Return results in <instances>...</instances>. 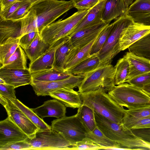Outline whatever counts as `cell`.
Returning a JSON list of instances; mask_svg holds the SVG:
<instances>
[{
  "mask_svg": "<svg viewBox=\"0 0 150 150\" xmlns=\"http://www.w3.org/2000/svg\"><path fill=\"white\" fill-rule=\"evenodd\" d=\"M108 24L102 21L77 32L69 37L73 46L79 48L85 46L96 38Z\"/></svg>",
  "mask_w": 150,
  "mask_h": 150,
  "instance_id": "14",
  "label": "cell"
},
{
  "mask_svg": "<svg viewBox=\"0 0 150 150\" xmlns=\"http://www.w3.org/2000/svg\"><path fill=\"white\" fill-rule=\"evenodd\" d=\"M50 47L49 44L42 40L38 33L30 46L24 50L31 63L44 54Z\"/></svg>",
  "mask_w": 150,
  "mask_h": 150,
  "instance_id": "26",
  "label": "cell"
},
{
  "mask_svg": "<svg viewBox=\"0 0 150 150\" xmlns=\"http://www.w3.org/2000/svg\"><path fill=\"white\" fill-rule=\"evenodd\" d=\"M21 28L15 20L0 21V45L8 40L21 38Z\"/></svg>",
  "mask_w": 150,
  "mask_h": 150,
  "instance_id": "24",
  "label": "cell"
},
{
  "mask_svg": "<svg viewBox=\"0 0 150 150\" xmlns=\"http://www.w3.org/2000/svg\"><path fill=\"white\" fill-rule=\"evenodd\" d=\"M73 3L76 2L79 0H70Z\"/></svg>",
  "mask_w": 150,
  "mask_h": 150,
  "instance_id": "52",
  "label": "cell"
},
{
  "mask_svg": "<svg viewBox=\"0 0 150 150\" xmlns=\"http://www.w3.org/2000/svg\"><path fill=\"white\" fill-rule=\"evenodd\" d=\"M7 102V99L0 95V103L3 106L6 104Z\"/></svg>",
  "mask_w": 150,
  "mask_h": 150,
  "instance_id": "50",
  "label": "cell"
},
{
  "mask_svg": "<svg viewBox=\"0 0 150 150\" xmlns=\"http://www.w3.org/2000/svg\"><path fill=\"white\" fill-rule=\"evenodd\" d=\"M73 89L62 88L50 93L49 96L60 101L66 107L78 108L83 103L80 93Z\"/></svg>",
  "mask_w": 150,
  "mask_h": 150,
  "instance_id": "19",
  "label": "cell"
},
{
  "mask_svg": "<svg viewBox=\"0 0 150 150\" xmlns=\"http://www.w3.org/2000/svg\"><path fill=\"white\" fill-rule=\"evenodd\" d=\"M83 105L113 122L122 123L126 110L119 105L103 88L80 93Z\"/></svg>",
  "mask_w": 150,
  "mask_h": 150,
  "instance_id": "3",
  "label": "cell"
},
{
  "mask_svg": "<svg viewBox=\"0 0 150 150\" xmlns=\"http://www.w3.org/2000/svg\"><path fill=\"white\" fill-rule=\"evenodd\" d=\"M126 15L134 22L150 26V0H136L129 7Z\"/></svg>",
  "mask_w": 150,
  "mask_h": 150,
  "instance_id": "18",
  "label": "cell"
},
{
  "mask_svg": "<svg viewBox=\"0 0 150 150\" xmlns=\"http://www.w3.org/2000/svg\"><path fill=\"white\" fill-rule=\"evenodd\" d=\"M28 138L8 117L0 122V147L26 141Z\"/></svg>",
  "mask_w": 150,
  "mask_h": 150,
  "instance_id": "12",
  "label": "cell"
},
{
  "mask_svg": "<svg viewBox=\"0 0 150 150\" xmlns=\"http://www.w3.org/2000/svg\"><path fill=\"white\" fill-rule=\"evenodd\" d=\"M73 8L71 0H44L37 3L23 17L16 20L21 26V36L34 31L40 34L45 28Z\"/></svg>",
  "mask_w": 150,
  "mask_h": 150,
  "instance_id": "1",
  "label": "cell"
},
{
  "mask_svg": "<svg viewBox=\"0 0 150 150\" xmlns=\"http://www.w3.org/2000/svg\"><path fill=\"white\" fill-rule=\"evenodd\" d=\"M106 0H102L92 8L73 30L69 37L77 32L94 23L102 21L103 10Z\"/></svg>",
  "mask_w": 150,
  "mask_h": 150,
  "instance_id": "23",
  "label": "cell"
},
{
  "mask_svg": "<svg viewBox=\"0 0 150 150\" xmlns=\"http://www.w3.org/2000/svg\"><path fill=\"white\" fill-rule=\"evenodd\" d=\"M122 123L125 127L129 129L150 128V117Z\"/></svg>",
  "mask_w": 150,
  "mask_h": 150,
  "instance_id": "40",
  "label": "cell"
},
{
  "mask_svg": "<svg viewBox=\"0 0 150 150\" xmlns=\"http://www.w3.org/2000/svg\"><path fill=\"white\" fill-rule=\"evenodd\" d=\"M150 117V106L134 110H126L122 123Z\"/></svg>",
  "mask_w": 150,
  "mask_h": 150,
  "instance_id": "36",
  "label": "cell"
},
{
  "mask_svg": "<svg viewBox=\"0 0 150 150\" xmlns=\"http://www.w3.org/2000/svg\"><path fill=\"white\" fill-rule=\"evenodd\" d=\"M137 136L150 143V128L131 129Z\"/></svg>",
  "mask_w": 150,
  "mask_h": 150,
  "instance_id": "47",
  "label": "cell"
},
{
  "mask_svg": "<svg viewBox=\"0 0 150 150\" xmlns=\"http://www.w3.org/2000/svg\"><path fill=\"white\" fill-rule=\"evenodd\" d=\"M20 38L9 39L0 45V63L1 66L15 52L19 46Z\"/></svg>",
  "mask_w": 150,
  "mask_h": 150,
  "instance_id": "35",
  "label": "cell"
},
{
  "mask_svg": "<svg viewBox=\"0 0 150 150\" xmlns=\"http://www.w3.org/2000/svg\"><path fill=\"white\" fill-rule=\"evenodd\" d=\"M17 0H0V11L8 8Z\"/></svg>",
  "mask_w": 150,
  "mask_h": 150,
  "instance_id": "48",
  "label": "cell"
},
{
  "mask_svg": "<svg viewBox=\"0 0 150 150\" xmlns=\"http://www.w3.org/2000/svg\"><path fill=\"white\" fill-rule=\"evenodd\" d=\"M0 150H33L30 143L27 141L17 142L0 147Z\"/></svg>",
  "mask_w": 150,
  "mask_h": 150,
  "instance_id": "42",
  "label": "cell"
},
{
  "mask_svg": "<svg viewBox=\"0 0 150 150\" xmlns=\"http://www.w3.org/2000/svg\"><path fill=\"white\" fill-rule=\"evenodd\" d=\"M44 0H22L18 9L9 19L16 20L23 17L35 5Z\"/></svg>",
  "mask_w": 150,
  "mask_h": 150,
  "instance_id": "38",
  "label": "cell"
},
{
  "mask_svg": "<svg viewBox=\"0 0 150 150\" xmlns=\"http://www.w3.org/2000/svg\"><path fill=\"white\" fill-rule=\"evenodd\" d=\"M91 8L78 11L64 19H59L54 22L42 30L40 34L41 37L51 47L61 40L69 36Z\"/></svg>",
  "mask_w": 150,
  "mask_h": 150,
  "instance_id": "5",
  "label": "cell"
},
{
  "mask_svg": "<svg viewBox=\"0 0 150 150\" xmlns=\"http://www.w3.org/2000/svg\"><path fill=\"white\" fill-rule=\"evenodd\" d=\"M51 126L52 129L59 133L72 145L85 139L88 132L76 114L54 120Z\"/></svg>",
  "mask_w": 150,
  "mask_h": 150,
  "instance_id": "8",
  "label": "cell"
},
{
  "mask_svg": "<svg viewBox=\"0 0 150 150\" xmlns=\"http://www.w3.org/2000/svg\"><path fill=\"white\" fill-rule=\"evenodd\" d=\"M107 93L119 105L128 110L150 106V96L142 89L129 83L115 86Z\"/></svg>",
  "mask_w": 150,
  "mask_h": 150,
  "instance_id": "4",
  "label": "cell"
},
{
  "mask_svg": "<svg viewBox=\"0 0 150 150\" xmlns=\"http://www.w3.org/2000/svg\"><path fill=\"white\" fill-rule=\"evenodd\" d=\"M97 37L90 43L81 48H74L65 60L64 71H67L71 69L91 56L90 53L92 46Z\"/></svg>",
  "mask_w": 150,
  "mask_h": 150,
  "instance_id": "22",
  "label": "cell"
},
{
  "mask_svg": "<svg viewBox=\"0 0 150 150\" xmlns=\"http://www.w3.org/2000/svg\"><path fill=\"white\" fill-rule=\"evenodd\" d=\"M86 138L100 146L102 149L115 147L122 148L118 143L105 136L97 126L92 131L86 133Z\"/></svg>",
  "mask_w": 150,
  "mask_h": 150,
  "instance_id": "28",
  "label": "cell"
},
{
  "mask_svg": "<svg viewBox=\"0 0 150 150\" xmlns=\"http://www.w3.org/2000/svg\"><path fill=\"white\" fill-rule=\"evenodd\" d=\"M84 76L73 75L65 79L52 81H33L30 85L38 96H49L50 93L60 89L78 87Z\"/></svg>",
  "mask_w": 150,
  "mask_h": 150,
  "instance_id": "10",
  "label": "cell"
},
{
  "mask_svg": "<svg viewBox=\"0 0 150 150\" xmlns=\"http://www.w3.org/2000/svg\"><path fill=\"white\" fill-rule=\"evenodd\" d=\"M23 49L19 46L15 52L1 66L0 68L8 69H26L27 57Z\"/></svg>",
  "mask_w": 150,
  "mask_h": 150,
  "instance_id": "27",
  "label": "cell"
},
{
  "mask_svg": "<svg viewBox=\"0 0 150 150\" xmlns=\"http://www.w3.org/2000/svg\"><path fill=\"white\" fill-rule=\"evenodd\" d=\"M27 141L33 150H70L72 145L61 134L52 129L39 131L35 137Z\"/></svg>",
  "mask_w": 150,
  "mask_h": 150,
  "instance_id": "9",
  "label": "cell"
},
{
  "mask_svg": "<svg viewBox=\"0 0 150 150\" xmlns=\"http://www.w3.org/2000/svg\"><path fill=\"white\" fill-rule=\"evenodd\" d=\"M0 83L3 84H6V83L5 81H4V80H3V79H2L1 78H0Z\"/></svg>",
  "mask_w": 150,
  "mask_h": 150,
  "instance_id": "51",
  "label": "cell"
},
{
  "mask_svg": "<svg viewBox=\"0 0 150 150\" xmlns=\"http://www.w3.org/2000/svg\"><path fill=\"white\" fill-rule=\"evenodd\" d=\"M126 82L142 89L145 86L150 84V72L134 77L126 81Z\"/></svg>",
  "mask_w": 150,
  "mask_h": 150,
  "instance_id": "39",
  "label": "cell"
},
{
  "mask_svg": "<svg viewBox=\"0 0 150 150\" xmlns=\"http://www.w3.org/2000/svg\"><path fill=\"white\" fill-rule=\"evenodd\" d=\"M114 68L115 85H118L125 82L129 75L130 67L128 62L124 56L118 60Z\"/></svg>",
  "mask_w": 150,
  "mask_h": 150,
  "instance_id": "34",
  "label": "cell"
},
{
  "mask_svg": "<svg viewBox=\"0 0 150 150\" xmlns=\"http://www.w3.org/2000/svg\"><path fill=\"white\" fill-rule=\"evenodd\" d=\"M94 113L93 110L86 105H82L78 108L76 114L88 132L92 131L97 126Z\"/></svg>",
  "mask_w": 150,
  "mask_h": 150,
  "instance_id": "32",
  "label": "cell"
},
{
  "mask_svg": "<svg viewBox=\"0 0 150 150\" xmlns=\"http://www.w3.org/2000/svg\"><path fill=\"white\" fill-rule=\"evenodd\" d=\"M142 89L150 96V84L145 86Z\"/></svg>",
  "mask_w": 150,
  "mask_h": 150,
  "instance_id": "49",
  "label": "cell"
},
{
  "mask_svg": "<svg viewBox=\"0 0 150 150\" xmlns=\"http://www.w3.org/2000/svg\"><path fill=\"white\" fill-rule=\"evenodd\" d=\"M0 78L6 84L15 88L31 84L33 80L31 73L28 68L26 69H8L0 68Z\"/></svg>",
  "mask_w": 150,
  "mask_h": 150,
  "instance_id": "16",
  "label": "cell"
},
{
  "mask_svg": "<svg viewBox=\"0 0 150 150\" xmlns=\"http://www.w3.org/2000/svg\"><path fill=\"white\" fill-rule=\"evenodd\" d=\"M96 125L107 137L127 150L150 149V143L136 136L122 123L113 122L95 112Z\"/></svg>",
  "mask_w": 150,
  "mask_h": 150,
  "instance_id": "2",
  "label": "cell"
},
{
  "mask_svg": "<svg viewBox=\"0 0 150 150\" xmlns=\"http://www.w3.org/2000/svg\"><path fill=\"white\" fill-rule=\"evenodd\" d=\"M129 52L139 56L150 58V33L128 48Z\"/></svg>",
  "mask_w": 150,
  "mask_h": 150,
  "instance_id": "33",
  "label": "cell"
},
{
  "mask_svg": "<svg viewBox=\"0 0 150 150\" xmlns=\"http://www.w3.org/2000/svg\"><path fill=\"white\" fill-rule=\"evenodd\" d=\"M133 0H106L102 16V20L109 24L111 21L126 15Z\"/></svg>",
  "mask_w": 150,
  "mask_h": 150,
  "instance_id": "15",
  "label": "cell"
},
{
  "mask_svg": "<svg viewBox=\"0 0 150 150\" xmlns=\"http://www.w3.org/2000/svg\"><path fill=\"white\" fill-rule=\"evenodd\" d=\"M102 148L86 138L71 145L70 150H98Z\"/></svg>",
  "mask_w": 150,
  "mask_h": 150,
  "instance_id": "41",
  "label": "cell"
},
{
  "mask_svg": "<svg viewBox=\"0 0 150 150\" xmlns=\"http://www.w3.org/2000/svg\"><path fill=\"white\" fill-rule=\"evenodd\" d=\"M38 33L37 31H34L22 35L20 38L19 46L23 50L28 47L32 42Z\"/></svg>",
  "mask_w": 150,
  "mask_h": 150,
  "instance_id": "46",
  "label": "cell"
},
{
  "mask_svg": "<svg viewBox=\"0 0 150 150\" xmlns=\"http://www.w3.org/2000/svg\"><path fill=\"white\" fill-rule=\"evenodd\" d=\"M124 56L128 62L130 67L129 73L126 81L150 72V59L148 58L138 56L129 52H126Z\"/></svg>",
  "mask_w": 150,
  "mask_h": 150,
  "instance_id": "21",
  "label": "cell"
},
{
  "mask_svg": "<svg viewBox=\"0 0 150 150\" xmlns=\"http://www.w3.org/2000/svg\"><path fill=\"white\" fill-rule=\"evenodd\" d=\"M100 64V60L96 54L86 59L71 69L67 71L74 75H83L94 70Z\"/></svg>",
  "mask_w": 150,
  "mask_h": 150,
  "instance_id": "30",
  "label": "cell"
},
{
  "mask_svg": "<svg viewBox=\"0 0 150 150\" xmlns=\"http://www.w3.org/2000/svg\"><path fill=\"white\" fill-rule=\"evenodd\" d=\"M15 88L11 85L0 83V95L9 100L16 98Z\"/></svg>",
  "mask_w": 150,
  "mask_h": 150,
  "instance_id": "44",
  "label": "cell"
},
{
  "mask_svg": "<svg viewBox=\"0 0 150 150\" xmlns=\"http://www.w3.org/2000/svg\"><path fill=\"white\" fill-rule=\"evenodd\" d=\"M74 48L69 37L56 50L52 67L64 71L65 60Z\"/></svg>",
  "mask_w": 150,
  "mask_h": 150,
  "instance_id": "29",
  "label": "cell"
},
{
  "mask_svg": "<svg viewBox=\"0 0 150 150\" xmlns=\"http://www.w3.org/2000/svg\"><path fill=\"white\" fill-rule=\"evenodd\" d=\"M150 33V26L134 22L121 33L119 40L120 50L123 51Z\"/></svg>",
  "mask_w": 150,
  "mask_h": 150,
  "instance_id": "13",
  "label": "cell"
},
{
  "mask_svg": "<svg viewBox=\"0 0 150 150\" xmlns=\"http://www.w3.org/2000/svg\"><path fill=\"white\" fill-rule=\"evenodd\" d=\"M22 1V0H17L8 8L0 11V21L9 19L19 8Z\"/></svg>",
  "mask_w": 150,
  "mask_h": 150,
  "instance_id": "43",
  "label": "cell"
},
{
  "mask_svg": "<svg viewBox=\"0 0 150 150\" xmlns=\"http://www.w3.org/2000/svg\"><path fill=\"white\" fill-rule=\"evenodd\" d=\"M33 81H52L67 79L73 74L52 67L31 73Z\"/></svg>",
  "mask_w": 150,
  "mask_h": 150,
  "instance_id": "25",
  "label": "cell"
},
{
  "mask_svg": "<svg viewBox=\"0 0 150 150\" xmlns=\"http://www.w3.org/2000/svg\"><path fill=\"white\" fill-rule=\"evenodd\" d=\"M133 22L132 18L126 15L112 23V29L105 42L96 54L100 60L99 66L111 64L113 59L121 51L119 40L122 33Z\"/></svg>",
  "mask_w": 150,
  "mask_h": 150,
  "instance_id": "7",
  "label": "cell"
},
{
  "mask_svg": "<svg viewBox=\"0 0 150 150\" xmlns=\"http://www.w3.org/2000/svg\"><path fill=\"white\" fill-rule=\"evenodd\" d=\"M102 0H79L73 3L74 7L78 11L89 9L93 8Z\"/></svg>",
  "mask_w": 150,
  "mask_h": 150,
  "instance_id": "45",
  "label": "cell"
},
{
  "mask_svg": "<svg viewBox=\"0 0 150 150\" xmlns=\"http://www.w3.org/2000/svg\"><path fill=\"white\" fill-rule=\"evenodd\" d=\"M66 40L55 43L39 57L30 63L28 68L30 72L32 73L52 67L55 51Z\"/></svg>",
  "mask_w": 150,
  "mask_h": 150,
  "instance_id": "20",
  "label": "cell"
},
{
  "mask_svg": "<svg viewBox=\"0 0 150 150\" xmlns=\"http://www.w3.org/2000/svg\"><path fill=\"white\" fill-rule=\"evenodd\" d=\"M112 26V23L108 24L99 33L92 46L91 56L96 54L100 51L108 37Z\"/></svg>",
  "mask_w": 150,
  "mask_h": 150,
  "instance_id": "37",
  "label": "cell"
},
{
  "mask_svg": "<svg viewBox=\"0 0 150 150\" xmlns=\"http://www.w3.org/2000/svg\"><path fill=\"white\" fill-rule=\"evenodd\" d=\"M6 99L7 103L4 107L7 112L8 117L28 136L29 139L33 138L36 133L40 131L38 128L14 103L8 99Z\"/></svg>",
  "mask_w": 150,
  "mask_h": 150,
  "instance_id": "11",
  "label": "cell"
},
{
  "mask_svg": "<svg viewBox=\"0 0 150 150\" xmlns=\"http://www.w3.org/2000/svg\"><path fill=\"white\" fill-rule=\"evenodd\" d=\"M115 75L114 67L111 64L99 66L85 75L78 91L86 93L102 88L108 92L115 86Z\"/></svg>",
  "mask_w": 150,
  "mask_h": 150,
  "instance_id": "6",
  "label": "cell"
},
{
  "mask_svg": "<svg viewBox=\"0 0 150 150\" xmlns=\"http://www.w3.org/2000/svg\"><path fill=\"white\" fill-rule=\"evenodd\" d=\"M10 100L38 128L40 131L48 130L52 129L51 126L45 122L42 119L38 117L31 108L26 106L18 99L16 98Z\"/></svg>",
  "mask_w": 150,
  "mask_h": 150,
  "instance_id": "31",
  "label": "cell"
},
{
  "mask_svg": "<svg viewBox=\"0 0 150 150\" xmlns=\"http://www.w3.org/2000/svg\"><path fill=\"white\" fill-rule=\"evenodd\" d=\"M38 117L42 119L46 117H53L57 119L66 116V107L56 99L47 100L36 108H31Z\"/></svg>",
  "mask_w": 150,
  "mask_h": 150,
  "instance_id": "17",
  "label": "cell"
}]
</instances>
